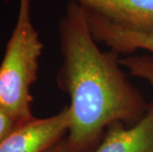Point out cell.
Listing matches in <instances>:
<instances>
[{
  "label": "cell",
  "mask_w": 153,
  "mask_h": 152,
  "mask_svg": "<svg viewBox=\"0 0 153 152\" xmlns=\"http://www.w3.org/2000/svg\"><path fill=\"white\" fill-rule=\"evenodd\" d=\"M58 29L62 64L57 84L70 99L66 138L74 152H93L108 128L134 125L149 105L120 68V53L98 47L85 8L70 1Z\"/></svg>",
  "instance_id": "6da1fadb"
},
{
  "label": "cell",
  "mask_w": 153,
  "mask_h": 152,
  "mask_svg": "<svg viewBox=\"0 0 153 152\" xmlns=\"http://www.w3.org/2000/svg\"><path fill=\"white\" fill-rule=\"evenodd\" d=\"M123 28L153 32V0H73Z\"/></svg>",
  "instance_id": "277c9868"
},
{
  "label": "cell",
  "mask_w": 153,
  "mask_h": 152,
  "mask_svg": "<svg viewBox=\"0 0 153 152\" xmlns=\"http://www.w3.org/2000/svg\"><path fill=\"white\" fill-rule=\"evenodd\" d=\"M120 64L131 76L138 77L153 87V54H128L120 59Z\"/></svg>",
  "instance_id": "52a82bcc"
},
{
  "label": "cell",
  "mask_w": 153,
  "mask_h": 152,
  "mask_svg": "<svg viewBox=\"0 0 153 152\" xmlns=\"http://www.w3.org/2000/svg\"><path fill=\"white\" fill-rule=\"evenodd\" d=\"M47 152H74V150L71 148L70 144L68 143L67 138L64 137L63 139H61L58 143H56Z\"/></svg>",
  "instance_id": "9c48e42d"
},
{
  "label": "cell",
  "mask_w": 153,
  "mask_h": 152,
  "mask_svg": "<svg viewBox=\"0 0 153 152\" xmlns=\"http://www.w3.org/2000/svg\"><path fill=\"white\" fill-rule=\"evenodd\" d=\"M20 122H16L8 113L0 107V141L10 133Z\"/></svg>",
  "instance_id": "ba28073f"
},
{
  "label": "cell",
  "mask_w": 153,
  "mask_h": 152,
  "mask_svg": "<svg viewBox=\"0 0 153 152\" xmlns=\"http://www.w3.org/2000/svg\"><path fill=\"white\" fill-rule=\"evenodd\" d=\"M42 50L30 11L19 12L0 64V107L20 124L34 118L31 87L37 80Z\"/></svg>",
  "instance_id": "7a4b0ae2"
},
{
  "label": "cell",
  "mask_w": 153,
  "mask_h": 152,
  "mask_svg": "<svg viewBox=\"0 0 153 152\" xmlns=\"http://www.w3.org/2000/svg\"><path fill=\"white\" fill-rule=\"evenodd\" d=\"M87 13L91 31L98 43L105 44L120 54H131L138 50L153 53V32L123 28L95 13Z\"/></svg>",
  "instance_id": "8992f818"
},
{
  "label": "cell",
  "mask_w": 153,
  "mask_h": 152,
  "mask_svg": "<svg viewBox=\"0 0 153 152\" xmlns=\"http://www.w3.org/2000/svg\"><path fill=\"white\" fill-rule=\"evenodd\" d=\"M93 152H153V103L131 125H112Z\"/></svg>",
  "instance_id": "5b68a950"
},
{
  "label": "cell",
  "mask_w": 153,
  "mask_h": 152,
  "mask_svg": "<svg viewBox=\"0 0 153 152\" xmlns=\"http://www.w3.org/2000/svg\"><path fill=\"white\" fill-rule=\"evenodd\" d=\"M30 1L31 0H20V4H19V12L30 11Z\"/></svg>",
  "instance_id": "30bf717a"
},
{
  "label": "cell",
  "mask_w": 153,
  "mask_h": 152,
  "mask_svg": "<svg viewBox=\"0 0 153 152\" xmlns=\"http://www.w3.org/2000/svg\"><path fill=\"white\" fill-rule=\"evenodd\" d=\"M70 114L67 106L47 118L21 122L0 141V152H47L67 136Z\"/></svg>",
  "instance_id": "3957f363"
}]
</instances>
